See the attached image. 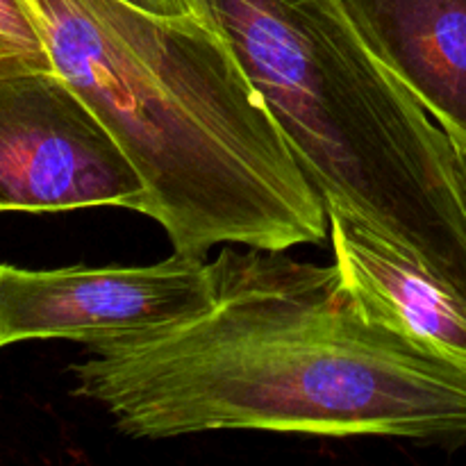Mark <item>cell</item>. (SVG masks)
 Here are the masks:
<instances>
[{
	"label": "cell",
	"instance_id": "cell-1",
	"mask_svg": "<svg viewBox=\"0 0 466 466\" xmlns=\"http://www.w3.org/2000/svg\"><path fill=\"white\" fill-rule=\"evenodd\" d=\"M217 300L173 326L86 344L73 394L132 440L209 431L466 444V364L369 317L337 267L223 248Z\"/></svg>",
	"mask_w": 466,
	"mask_h": 466
},
{
	"label": "cell",
	"instance_id": "cell-2",
	"mask_svg": "<svg viewBox=\"0 0 466 466\" xmlns=\"http://www.w3.org/2000/svg\"><path fill=\"white\" fill-rule=\"evenodd\" d=\"M55 71L118 141L146 191L137 212L173 248L321 244L326 203L230 46L196 12L127 0H27Z\"/></svg>",
	"mask_w": 466,
	"mask_h": 466
},
{
	"label": "cell",
	"instance_id": "cell-3",
	"mask_svg": "<svg viewBox=\"0 0 466 466\" xmlns=\"http://www.w3.org/2000/svg\"><path fill=\"white\" fill-rule=\"evenodd\" d=\"M230 46L326 208L466 303V198L449 132L367 48L339 0H187Z\"/></svg>",
	"mask_w": 466,
	"mask_h": 466
},
{
	"label": "cell",
	"instance_id": "cell-4",
	"mask_svg": "<svg viewBox=\"0 0 466 466\" xmlns=\"http://www.w3.org/2000/svg\"><path fill=\"white\" fill-rule=\"evenodd\" d=\"M144 191L126 150L62 73L0 57V212H137Z\"/></svg>",
	"mask_w": 466,
	"mask_h": 466
},
{
	"label": "cell",
	"instance_id": "cell-5",
	"mask_svg": "<svg viewBox=\"0 0 466 466\" xmlns=\"http://www.w3.org/2000/svg\"><path fill=\"white\" fill-rule=\"evenodd\" d=\"M214 300L212 264L180 253L150 267L27 271L0 264V349L25 339L86 346L187 321Z\"/></svg>",
	"mask_w": 466,
	"mask_h": 466
},
{
	"label": "cell",
	"instance_id": "cell-6",
	"mask_svg": "<svg viewBox=\"0 0 466 466\" xmlns=\"http://www.w3.org/2000/svg\"><path fill=\"white\" fill-rule=\"evenodd\" d=\"M326 212L335 267L355 303L417 344L466 364L464 300L353 214Z\"/></svg>",
	"mask_w": 466,
	"mask_h": 466
},
{
	"label": "cell",
	"instance_id": "cell-7",
	"mask_svg": "<svg viewBox=\"0 0 466 466\" xmlns=\"http://www.w3.org/2000/svg\"><path fill=\"white\" fill-rule=\"evenodd\" d=\"M382 66L466 141V0H339Z\"/></svg>",
	"mask_w": 466,
	"mask_h": 466
},
{
	"label": "cell",
	"instance_id": "cell-8",
	"mask_svg": "<svg viewBox=\"0 0 466 466\" xmlns=\"http://www.w3.org/2000/svg\"><path fill=\"white\" fill-rule=\"evenodd\" d=\"M0 41L12 55L41 66H53L27 0H0Z\"/></svg>",
	"mask_w": 466,
	"mask_h": 466
},
{
	"label": "cell",
	"instance_id": "cell-9",
	"mask_svg": "<svg viewBox=\"0 0 466 466\" xmlns=\"http://www.w3.org/2000/svg\"><path fill=\"white\" fill-rule=\"evenodd\" d=\"M127 3L137 5V7L146 9V12L164 14V16H182V14L191 12L187 0H127Z\"/></svg>",
	"mask_w": 466,
	"mask_h": 466
},
{
	"label": "cell",
	"instance_id": "cell-10",
	"mask_svg": "<svg viewBox=\"0 0 466 466\" xmlns=\"http://www.w3.org/2000/svg\"><path fill=\"white\" fill-rule=\"evenodd\" d=\"M453 139V137H451ZM455 153H458V167H460V180L464 187V198H466V141L464 139H453Z\"/></svg>",
	"mask_w": 466,
	"mask_h": 466
},
{
	"label": "cell",
	"instance_id": "cell-11",
	"mask_svg": "<svg viewBox=\"0 0 466 466\" xmlns=\"http://www.w3.org/2000/svg\"><path fill=\"white\" fill-rule=\"evenodd\" d=\"M3 55H12V53H9V48H7V46H5L3 41H0V57H3ZM16 57H18V55H16Z\"/></svg>",
	"mask_w": 466,
	"mask_h": 466
}]
</instances>
